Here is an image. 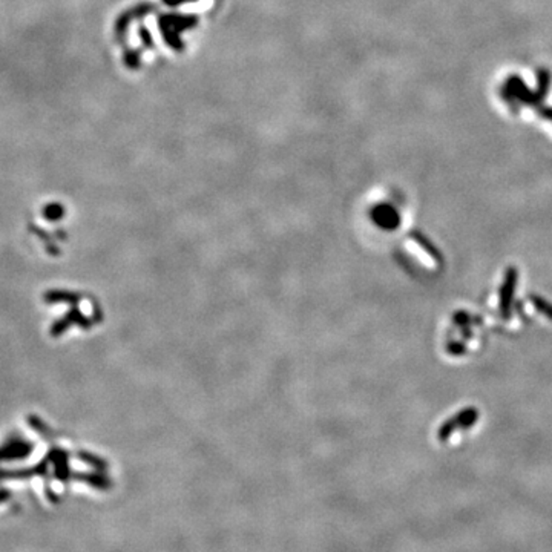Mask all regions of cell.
<instances>
[{"label":"cell","instance_id":"7a4b0ae2","mask_svg":"<svg viewBox=\"0 0 552 552\" xmlns=\"http://www.w3.org/2000/svg\"><path fill=\"white\" fill-rule=\"evenodd\" d=\"M516 278H517V272L514 269H509V272L506 275V279H505V284H503V289H502V310L505 313H508L509 302H511V298H513Z\"/></svg>","mask_w":552,"mask_h":552},{"label":"cell","instance_id":"6da1fadb","mask_svg":"<svg viewBox=\"0 0 552 552\" xmlns=\"http://www.w3.org/2000/svg\"><path fill=\"white\" fill-rule=\"evenodd\" d=\"M474 419H476V411H474V410H465V411L459 413L453 420H449V422L442 428L440 437H446L449 433H453L457 426H466V425H469V423H471Z\"/></svg>","mask_w":552,"mask_h":552},{"label":"cell","instance_id":"277c9868","mask_svg":"<svg viewBox=\"0 0 552 552\" xmlns=\"http://www.w3.org/2000/svg\"><path fill=\"white\" fill-rule=\"evenodd\" d=\"M534 302H536V305H537V309H539V310H542L548 318H552V307H549L545 301H542V299H539V298H534Z\"/></svg>","mask_w":552,"mask_h":552},{"label":"cell","instance_id":"3957f363","mask_svg":"<svg viewBox=\"0 0 552 552\" xmlns=\"http://www.w3.org/2000/svg\"><path fill=\"white\" fill-rule=\"evenodd\" d=\"M408 247H410V250L426 265V267H431V269H434L436 267V261L431 258V256H429L428 253H425L420 247H419V245L417 244H414V242H408Z\"/></svg>","mask_w":552,"mask_h":552}]
</instances>
